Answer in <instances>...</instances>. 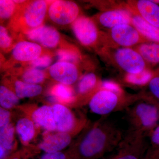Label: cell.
Wrapping results in <instances>:
<instances>
[{"label":"cell","mask_w":159,"mask_h":159,"mask_svg":"<svg viewBox=\"0 0 159 159\" xmlns=\"http://www.w3.org/2000/svg\"><path fill=\"white\" fill-rule=\"evenodd\" d=\"M122 138L113 123L102 121L89 129L69 152L71 159H98L116 148Z\"/></svg>","instance_id":"1"},{"label":"cell","mask_w":159,"mask_h":159,"mask_svg":"<svg viewBox=\"0 0 159 159\" xmlns=\"http://www.w3.org/2000/svg\"><path fill=\"white\" fill-rule=\"evenodd\" d=\"M48 5L42 0L32 1L24 4L16 11L11 25L16 31L26 34L42 26L45 18Z\"/></svg>","instance_id":"2"},{"label":"cell","mask_w":159,"mask_h":159,"mask_svg":"<svg viewBox=\"0 0 159 159\" xmlns=\"http://www.w3.org/2000/svg\"><path fill=\"white\" fill-rule=\"evenodd\" d=\"M130 130L144 135L151 132L159 120L158 106L149 102H141L128 111Z\"/></svg>","instance_id":"3"},{"label":"cell","mask_w":159,"mask_h":159,"mask_svg":"<svg viewBox=\"0 0 159 159\" xmlns=\"http://www.w3.org/2000/svg\"><path fill=\"white\" fill-rule=\"evenodd\" d=\"M116 148V153L108 159H142L146 149L145 135L129 130Z\"/></svg>","instance_id":"4"},{"label":"cell","mask_w":159,"mask_h":159,"mask_svg":"<svg viewBox=\"0 0 159 159\" xmlns=\"http://www.w3.org/2000/svg\"><path fill=\"white\" fill-rule=\"evenodd\" d=\"M79 8L76 3L69 1H56L51 3L48 15L53 22L65 25L74 23L77 19Z\"/></svg>","instance_id":"5"},{"label":"cell","mask_w":159,"mask_h":159,"mask_svg":"<svg viewBox=\"0 0 159 159\" xmlns=\"http://www.w3.org/2000/svg\"><path fill=\"white\" fill-rule=\"evenodd\" d=\"M119 101L116 93L103 89L92 97L89 102V107L94 113L106 116L118 108Z\"/></svg>","instance_id":"6"},{"label":"cell","mask_w":159,"mask_h":159,"mask_svg":"<svg viewBox=\"0 0 159 159\" xmlns=\"http://www.w3.org/2000/svg\"><path fill=\"white\" fill-rule=\"evenodd\" d=\"M119 66L128 74H135L145 70V64L139 52L128 48L118 49L115 54Z\"/></svg>","instance_id":"7"},{"label":"cell","mask_w":159,"mask_h":159,"mask_svg":"<svg viewBox=\"0 0 159 159\" xmlns=\"http://www.w3.org/2000/svg\"><path fill=\"white\" fill-rule=\"evenodd\" d=\"M73 31L81 43L88 46L97 40L98 31L95 24L89 18L81 16L73 23Z\"/></svg>","instance_id":"8"},{"label":"cell","mask_w":159,"mask_h":159,"mask_svg":"<svg viewBox=\"0 0 159 159\" xmlns=\"http://www.w3.org/2000/svg\"><path fill=\"white\" fill-rule=\"evenodd\" d=\"M50 76L60 84L70 85L77 81L78 71L73 63L58 61L49 69Z\"/></svg>","instance_id":"9"},{"label":"cell","mask_w":159,"mask_h":159,"mask_svg":"<svg viewBox=\"0 0 159 159\" xmlns=\"http://www.w3.org/2000/svg\"><path fill=\"white\" fill-rule=\"evenodd\" d=\"M39 148L45 152H61L68 146L71 142L70 134L58 131H46Z\"/></svg>","instance_id":"10"},{"label":"cell","mask_w":159,"mask_h":159,"mask_svg":"<svg viewBox=\"0 0 159 159\" xmlns=\"http://www.w3.org/2000/svg\"><path fill=\"white\" fill-rule=\"evenodd\" d=\"M56 130L70 134L76 129L77 124L76 117L66 106L56 103L52 107Z\"/></svg>","instance_id":"11"},{"label":"cell","mask_w":159,"mask_h":159,"mask_svg":"<svg viewBox=\"0 0 159 159\" xmlns=\"http://www.w3.org/2000/svg\"><path fill=\"white\" fill-rule=\"evenodd\" d=\"M27 38L47 48H55L60 39L59 33L54 27L42 25L26 33Z\"/></svg>","instance_id":"12"},{"label":"cell","mask_w":159,"mask_h":159,"mask_svg":"<svg viewBox=\"0 0 159 159\" xmlns=\"http://www.w3.org/2000/svg\"><path fill=\"white\" fill-rule=\"evenodd\" d=\"M41 46L32 42L23 41L18 43L12 49L13 58L21 62L31 61L41 56Z\"/></svg>","instance_id":"13"},{"label":"cell","mask_w":159,"mask_h":159,"mask_svg":"<svg viewBox=\"0 0 159 159\" xmlns=\"http://www.w3.org/2000/svg\"><path fill=\"white\" fill-rule=\"evenodd\" d=\"M111 35L115 42L125 47L133 46L140 39L139 31L129 24L120 25L112 28Z\"/></svg>","instance_id":"14"},{"label":"cell","mask_w":159,"mask_h":159,"mask_svg":"<svg viewBox=\"0 0 159 159\" xmlns=\"http://www.w3.org/2000/svg\"><path fill=\"white\" fill-rule=\"evenodd\" d=\"M31 119L35 125L46 131L56 130L54 113L51 106L44 105L36 109L32 113Z\"/></svg>","instance_id":"15"},{"label":"cell","mask_w":159,"mask_h":159,"mask_svg":"<svg viewBox=\"0 0 159 159\" xmlns=\"http://www.w3.org/2000/svg\"><path fill=\"white\" fill-rule=\"evenodd\" d=\"M136 9L139 16L149 24L159 29V6L149 0H139L136 2Z\"/></svg>","instance_id":"16"},{"label":"cell","mask_w":159,"mask_h":159,"mask_svg":"<svg viewBox=\"0 0 159 159\" xmlns=\"http://www.w3.org/2000/svg\"><path fill=\"white\" fill-rule=\"evenodd\" d=\"M132 18L128 11L124 10H111L103 12L99 17V22L107 28H112L122 25H129Z\"/></svg>","instance_id":"17"},{"label":"cell","mask_w":159,"mask_h":159,"mask_svg":"<svg viewBox=\"0 0 159 159\" xmlns=\"http://www.w3.org/2000/svg\"><path fill=\"white\" fill-rule=\"evenodd\" d=\"M35 124L32 119L23 118L18 120L15 130L21 141L25 145L31 142L35 135Z\"/></svg>","instance_id":"18"},{"label":"cell","mask_w":159,"mask_h":159,"mask_svg":"<svg viewBox=\"0 0 159 159\" xmlns=\"http://www.w3.org/2000/svg\"><path fill=\"white\" fill-rule=\"evenodd\" d=\"M15 91L19 99L35 97L41 94L43 90L41 86L16 80L15 83Z\"/></svg>","instance_id":"19"},{"label":"cell","mask_w":159,"mask_h":159,"mask_svg":"<svg viewBox=\"0 0 159 159\" xmlns=\"http://www.w3.org/2000/svg\"><path fill=\"white\" fill-rule=\"evenodd\" d=\"M139 53L143 59L152 64L159 63V44L144 43L139 46Z\"/></svg>","instance_id":"20"},{"label":"cell","mask_w":159,"mask_h":159,"mask_svg":"<svg viewBox=\"0 0 159 159\" xmlns=\"http://www.w3.org/2000/svg\"><path fill=\"white\" fill-rule=\"evenodd\" d=\"M15 131V127L11 123L0 128V146L5 148L8 153L14 148Z\"/></svg>","instance_id":"21"},{"label":"cell","mask_w":159,"mask_h":159,"mask_svg":"<svg viewBox=\"0 0 159 159\" xmlns=\"http://www.w3.org/2000/svg\"><path fill=\"white\" fill-rule=\"evenodd\" d=\"M69 86L60 83L56 84L51 89V95L60 102L65 103L73 102L75 98L73 90Z\"/></svg>","instance_id":"22"},{"label":"cell","mask_w":159,"mask_h":159,"mask_svg":"<svg viewBox=\"0 0 159 159\" xmlns=\"http://www.w3.org/2000/svg\"><path fill=\"white\" fill-rule=\"evenodd\" d=\"M19 98L16 94L5 86L0 87V105L2 108L11 109L19 102Z\"/></svg>","instance_id":"23"},{"label":"cell","mask_w":159,"mask_h":159,"mask_svg":"<svg viewBox=\"0 0 159 159\" xmlns=\"http://www.w3.org/2000/svg\"><path fill=\"white\" fill-rule=\"evenodd\" d=\"M45 78V75L43 71L34 68L26 70L22 76L24 82L35 84L43 82Z\"/></svg>","instance_id":"24"},{"label":"cell","mask_w":159,"mask_h":159,"mask_svg":"<svg viewBox=\"0 0 159 159\" xmlns=\"http://www.w3.org/2000/svg\"><path fill=\"white\" fill-rule=\"evenodd\" d=\"M152 78V73L150 71L145 70L138 74H127L126 80L127 82L133 84L144 85L149 83Z\"/></svg>","instance_id":"25"},{"label":"cell","mask_w":159,"mask_h":159,"mask_svg":"<svg viewBox=\"0 0 159 159\" xmlns=\"http://www.w3.org/2000/svg\"><path fill=\"white\" fill-rule=\"evenodd\" d=\"M97 78L93 73L86 74L81 78L78 84V91L80 94H85L96 85Z\"/></svg>","instance_id":"26"},{"label":"cell","mask_w":159,"mask_h":159,"mask_svg":"<svg viewBox=\"0 0 159 159\" xmlns=\"http://www.w3.org/2000/svg\"><path fill=\"white\" fill-rule=\"evenodd\" d=\"M14 1H0V17L1 20L10 18L16 11V5Z\"/></svg>","instance_id":"27"},{"label":"cell","mask_w":159,"mask_h":159,"mask_svg":"<svg viewBox=\"0 0 159 159\" xmlns=\"http://www.w3.org/2000/svg\"><path fill=\"white\" fill-rule=\"evenodd\" d=\"M57 55L59 61L73 63L76 62L78 59V55L76 51L68 49L58 50Z\"/></svg>","instance_id":"28"},{"label":"cell","mask_w":159,"mask_h":159,"mask_svg":"<svg viewBox=\"0 0 159 159\" xmlns=\"http://www.w3.org/2000/svg\"><path fill=\"white\" fill-rule=\"evenodd\" d=\"M51 62L52 58L51 56L43 55L31 61V65L34 68L43 69L48 67L51 64Z\"/></svg>","instance_id":"29"},{"label":"cell","mask_w":159,"mask_h":159,"mask_svg":"<svg viewBox=\"0 0 159 159\" xmlns=\"http://www.w3.org/2000/svg\"><path fill=\"white\" fill-rule=\"evenodd\" d=\"M12 44V39L5 27H0V47L3 50L9 49Z\"/></svg>","instance_id":"30"},{"label":"cell","mask_w":159,"mask_h":159,"mask_svg":"<svg viewBox=\"0 0 159 159\" xmlns=\"http://www.w3.org/2000/svg\"><path fill=\"white\" fill-rule=\"evenodd\" d=\"M148 88L154 98L159 102V77H155L148 83Z\"/></svg>","instance_id":"31"},{"label":"cell","mask_w":159,"mask_h":159,"mask_svg":"<svg viewBox=\"0 0 159 159\" xmlns=\"http://www.w3.org/2000/svg\"><path fill=\"white\" fill-rule=\"evenodd\" d=\"M40 159H71L69 152H45L41 157Z\"/></svg>","instance_id":"32"},{"label":"cell","mask_w":159,"mask_h":159,"mask_svg":"<svg viewBox=\"0 0 159 159\" xmlns=\"http://www.w3.org/2000/svg\"><path fill=\"white\" fill-rule=\"evenodd\" d=\"M11 114L9 110L0 108V128L5 127L10 123Z\"/></svg>","instance_id":"33"},{"label":"cell","mask_w":159,"mask_h":159,"mask_svg":"<svg viewBox=\"0 0 159 159\" xmlns=\"http://www.w3.org/2000/svg\"><path fill=\"white\" fill-rule=\"evenodd\" d=\"M102 88L104 89L111 91L116 94L120 91L119 86L116 83L108 81H104L102 84Z\"/></svg>","instance_id":"34"},{"label":"cell","mask_w":159,"mask_h":159,"mask_svg":"<svg viewBox=\"0 0 159 159\" xmlns=\"http://www.w3.org/2000/svg\"><path fill=\"white\" fill-rule=\"evenodd\" d=\"M6 159H21L20 157L19 156L16 155H14L8 157Z\"/></svg>","instance_id":"35"}]
</instances>
